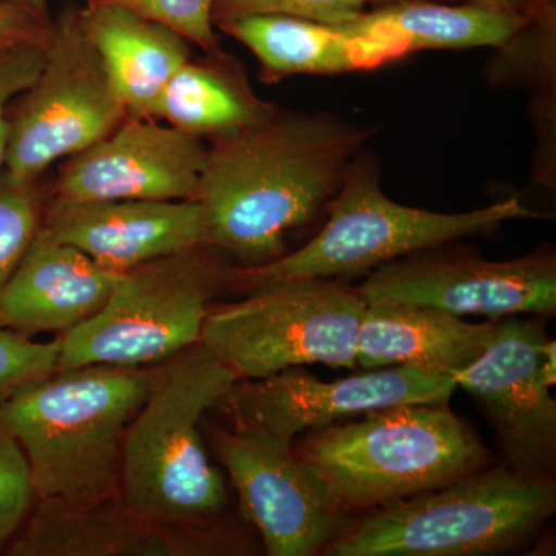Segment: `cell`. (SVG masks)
I'll return each instance as SVG.
<instances>
[{"label": "cell", "instance_id": "1", "mask_svg": "<svg viewBox=\"0 0 556 556\" xmlns=\"http://www.w3.org/2000/svg\"><path fill=\"white\" fill-rule=\"evenodd\" d=\"M372 131L278 108L258 126L207 141L195 199L207 247L244 268L287 254L288 233L327 208Z\"/></svg>", "mask_w": 556, "mask_h": 556}, {"label": "cell", "instance_id": "2", "mask_svg": "<svg viewBox=\"0 0 556 556\" xmlns=\"http://www.w3.org/2000/svg\"><path fill=\"white\" fill-rule=\"evenodd\" d=\"M236 376L206 346L150 367L148 396L130 420L121 452L119 496L146 517L201 532L228 504L201 422L222 408Z\"/></svg>", "mask_w": 556, "mask_h": 556}, {"label": "cell", "instance_id": "3", "mask_svg": "<svg viewBox=\"0 0 556 556\" xmlns=\"http://www.w3.org/2000/svg\"><path fill=\"white\" fill-rule=\"evenodd\" d=\"M149 382L150 367L87 365L56 369L13 394L0 428L21 445L39 500L119 495L124 434Z\"/></svg>", "mask_w": 556, "mask_h": 556}, {"label": "cell", "instance_id": "4", "mask_svg": "<svg viewBox=\"0 0 556 556\" xmlns=\"http://www.w3.org/2000/svg\"><path fill=\"white\" fill-rule=\"evenodd\" d=\"M294 453L348 515L430 492L495 460L448 402L372 409L308 431Z\"/></svg>", "mask_w": 556, "mask_h": 556}, {"label": "cell", "instance_id": "5", "mask_svg": "<svg viewBox=\"0 0 556 556\" xmlns=\"http://www.w3.org/2000/svg\"><path fill=\"white\" fill-rule=\"evenodd\" d=\"M325 212L328 222L305 247L266 265L228 266V288L249 292L303 280L368 274L399 257L479 236L518 218H536L514 197L477 211L444 214L405 206L388 199L379 164L362 149Z\"/></svg>", "mask_w": 556, "mask_h": 556}, {"label": "cell", "instance_id": "6", "mask_svg": "<svg viewBox=\"0 0 556 556\" xmlns=\"http://www.w3.org/2000/svg\"><path fill=\"white\" fill-rule=\"evenodd\" d=\"M555 511L554 477H530L503 463L369 511L325 555L503 554L525 543Z\"/></svg>", "mask_w": 556, "mask_h": 556}, {"label": "cell", "instance_id": "7", "mask_svg": "<svg viewBox=\"0 0 556 556\" xmlns=\"http://www.w3.org/2000/svg\"><path fill=\"white\" fill-rule=\"evenodd\" d=\"M228 266L201 244L116 273L104 306L61 336L56 369L149 368L199 345Z\"/></svg>", "mask_w": 556, "mask_h": 556}, {"label": "cell", "instance_id": "8", "mask_svg": "<svg viewBox=\"0 0 556 556\" xmlns=\"http://www.w3.org/2000/svg\"><path fill=\"white\" fill-rule=\"evenodd\" d=\"M367 303L342 278H303L249 292L208 309L201 345L237 380L303 365L357 367V334Z\"/></svg>", "mask_w": 556, "mask_h": 556}, {"label": "cell", "instance_id": "9", "mask_svg": "<svg viewBox=\"0 0 556 556\" xmlns=\"http://www.w3.org/2000/svg\"><path fill=\"white\" fill-rule=\"evenodd\" d=\"M126 116L80 24L79 7H67L53 21L38 78L11 102L2 170L17 181H39L51 164L108 137Z\"/></svg>", "mask_w": 556, "mask_h": 556}, {"label": "cell", "instance_id": "10", "mask_svg": "<svg viewBox=\"0 0 556 556\" xmlns=\"http://www.w3.org/2000/svg\"><path fill=\"white\" fill-rule=\"evenodd\" d=\"M452 243L420 249L368 273L354 288L365 303H408L457 317L555 316L556 255L536 249L514 260H485Z\"/></svg>", "mask_w": 556, "mask_h": 556}, {"label": "cell", "instance_id": "11", "mask_svg": "<svg viewBox=\"0 0 556 556\" xmlns=\"http://www.w3.org/2000/svg\"><path fill=\"white\" fill-rule=\"evenodd\" d=\"M536 317L497 318L481 356L450 378L484 409L507 466L554 477L556 343Z\"/></svg>", "mask_w": 556, "mask_h": 556}, {"label": "cell", "instance_id": "12", "mask_svg": "<svg viewBox=\"0 0 556 556\" xmlns=\"http://www.w3.org/2000/svg\"><path fill=\"white\" fill-rule=\"evenodd\" d=\"M448 376L388 367L320 380L302 367L262 379L237 380L222 408L233 428L252 431L292 447L302 433L372 409L409 404H447L456 391Z\"/></svg>", "mask_w": 556, "mask_h": 556}, {"label": "cell", "instance_id": "13", "mask_svg": "<svg viewBox=\"0 0 556 556\" xmlns=\"http://www.w3.org/2000/svg\"><path fill=\"white\" fill-rule=\"evenodd\" d=\"M208 438L268 555L317 554L353 522L289 445L218 426Z\"/></svg>", "mask_w": 556, "mask_h": 556}, {"label": "cell", "instance_id": "14", "mask_svg": "<svg viewBox=\"0 0 556 556\" xmlns=\"http://www.w3.org/2000/svg\"><path fill=\"white\" fill-rule=\"evenodd\" d=\"M207 142L150 118L126 116L108 137L68 156L47 186L65 201L195 200Z\"/></svg>", "mask_w": 556, "mask_h": 556}, {"label": "cell", "instance_id": "15", "mask_svg": "<svg viewBox=\"0 0 556 556\" xmlns=\"http://www.w3.org/2000/svg\"><path fill=\"white\" fill-rule=\"evenodd\" d=\"M40 230L112 273L206 244L199 201L47 199ZM207 247V244H206Z\"/></svg>", "mask_w": 556, "mask_h": 556}, {"label": "cell", "instance_id": "16", "mask_svg": "<svg viewBox=\"0 0 556 556\" xmlns=\"http://www.w3.org/2000/svg\"><path fill=\"white\" fill-rule=\"evenodd\" d=\"M190 530L164 526L119 495L97 501L39 500L16 556H189L203 544Z\"/></svg>", "mask_w": 556, "mask_h": 556}, {"label": "cell", "instance_id": "17", "mask_svg": "<svg viewBox=\"0 0 556 556\" xmlns=\"http://www.w3.org/2000/svg\"><path fill=\"white\" fill-rule=\"evenodd\" d=\"M116 273L39 229L0 289V328L58 338L89 320L108 302Z\"/></svg>", "mask_w": 556, "mask_h": 556}, {"label": "cell", "instance_id": "18", "mask_svg": "<svg viewBox=\"0 0 556 556\" xmlns=\"http://www.w3.org/2000/svg\"><path fill=\"white\" fill-rule=\"evenodd\" d=\"M496 320L468 324L430 306L367 303L358 327L357 365L405 367L450 378L481 356Z\"/></svg>", "mask_w": 556, "mask_h": 556}, {"label": "cell", "instance_id": "19", "mask_svg": "<svg viewBox=\"0 0 556 556\" xmlns=\"http://www.w3.org/2000/svg\"><path fill=\"white\" fill-rule=\"evenodd\" d=\"M219 31L244 47L258 62L266 84L298 75H342L382 67L401 60L396 50L346 31L342 25L283 16H251L223 22Z\"/></svg>", "mask_w": 556, "mask_h": 556}, {"label": "cell", "instance_id": "20", "mask_svg": "<svg viewBox=\"0 0 556 556\" xmlns=\"http://www.w3.org/2000/svg\"><path fill=\"white\" fill-rule=\"evenodd\" d=\"M79 17L127 116L152 119L161 91L192 58V43L169 27L116 7L83 5Z\"/></svg>", "mask_w": 556, "mask_h": 556}, {"label": "cell", "instance_id": "21", "mask_svg": "<svg viewBox=\"0 0 556 556\" xmlns=\"http://www.w3.org/2000/svg\"><path fill=\"white\" fill-rule=\"evenodd\" d=\"M277 110L252 89L243 64L222 49L192 54L175 72L161 91L152 119L207 142L258 126Z\"/></svg>", "mask_w": 556, "mask_h": 556}, {"label": "cell", "instance_id": "22", "mask_svg": "<svg viewBox=\"0 0 556 556\" xmlns=\"http://www.w3.org/2000/svg\"><path fill=\"white\" fill-rule=\"evenodd\" d=\"M444 2L396 0L371 7L357 20L340 25L353 35L393 47L404 58L424 50L497 49L526 20L477 3Z\"/></svg>", "mask_w": 556, "mask_h": 556}, {"label": "cell", "instance_id": "23", "mask_svg": "<svg viewBox=\"0 0 556 556\" xmlns=\"http://www.w3.org/2000/svg\"><path fill=\"white\" fill-rule=\"evenodd\" d=\"M495 50L485 67L490 86L529 90V109L556 108V0H540Z\"/></svg>", "mask_w": 556, "mask_h": 556}, {"label": "cell", "instance_id": "24", "mask_svg": "<svg viewBox=\"0 0 556 556\" xmlns=\"http://www.w3.org/2000/svg\"><path fill=\"white\" fill-rule=\"evenodd\" d=\"M49 189L0 170V289L20 265L42 223Z\"/></svg>", "mask_w": 556, "mask_h": 556}, {"label": "cell", "instance_id": "25", "mask_svg": "<svg viewBox=\"0 0 556 556\" xmlns=\"http://www.w3.org/2000/svg\"><path fill=\"white\" fill-rule=\"evenodd\" d=\"M396 0H214L215 28L223 22L251 16H283L340 25L357 20L362 13Z\"/></svg>", "mask_w": 556, "mask_h": 556}, {"label": "cell", "instance_id": "26", "mask_svg": "<svg viewBox=\"0 0 556 556\" xmlns=\"http://www.w3.org/2000/svg\"><path fill=\"white\" fill-rule=\"evenodd\" d=\"M86 7H116L185 36L204 53L222 50L212 7L214 0H83Z\"/></svg>", "mask_w": 556, "mask_h": 556}, {"label": "cell", "instance_id": "27", "mask_svg": "<svg viewBox=\"0 0 556 556\" xmlns=\"http://www.w3.org/2000/svg\"><path fill=\"white\" fill-rule=\"evenodd\" d=\"M61 340L36 342L28 336L0 328V409L27 383L56 371Z\"/></svg>", "mask_w": 556, "mask_h": 556}, {"label": "cell", "instance_id": "28", "mask_svg": "<svg viewBox=\"0 0 556 556\" xmlns=\"http://www.w3.org/2000/svg\"><path fill=\"white\" fill-rule=\"evenodd\" d=\"M35 496L27 457L21 445L0 428V546L25 521Z\"/></svg>", "mask_w": 556, "mask_h": 556}, {"label": "cell", "instance_id": "29", "mask_svg": "<svg viewBox=\"0 0 556 556\" xmlns=\"http://www.w3.org/2000/svg\"><path fill=\"white\" fill-rule=\"evenodd\" d=\"M47 46L14 47L0 58V170L5 166L9 149L11 102L38 78L46 62Z\"/></svg>", "mask_w": 556, "mask_h": 556}, {"label": "cell", "instance_id": "30", "mask_svg": "<svg viewBox=\"0 0 556 556\" xmlns=\"http://www.w3.org/2000/svg\"><path fill=\"white\" fill-rule=\"evenodd\" d=\"M53 21V17L39 16L24 7L0 0V49L27 43L49 46Z\"/></svg>", "mask_w": 556, "mask_h": 556}, {"label": "cell", "instance_id": "31", "mask_svg": "<svg viewBox=\"0 0 556 556\" xmlns=\"http://www.w3.org/2000/svg\"><path fill=\"white\" fill-rule=\"evenodd\" d=\"M466 2L477 3V5L511 14V16L527 17L540 0H466Z\"/></svg>", "mask_w": 556, "mask_h": 556}, {"label": "cell", "instance_id": "32", "mask_svg": "<svg viewBox=\"0 0 556 556\" xmlns=\"http://www.w3.org/2000/svg\"><path fill=\"white\" fill-rule=\"evenodd\" d=\"M2 2L14 3V5L24 7V9L30 10L39 16L51 17L47 0H2Z\"/></svg>", "mask_w": 556, "mask_h": 556}, {"label": "cell", "instance_id": "33", "mask_svg": "<svg viewBox=\"0 0 556 556\" xmlns=\"http://www.w3.org/2000/svg\"><path fill=\"white\" fill-rule=\"evenodd\" d=\"M13 49H14V47H13ZM10 50H11V49H0V58H2V56H3V54H5V53H7V51H10Z\"/></svg>", "mask_w": 556, "mask_h": 556}]
</instances>
